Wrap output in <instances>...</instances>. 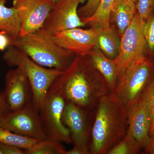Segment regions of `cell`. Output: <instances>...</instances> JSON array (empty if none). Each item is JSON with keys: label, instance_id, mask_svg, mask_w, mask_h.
I'll list each match as a JSON object with an SVG mask.
<instances>
[{"label": "cell", "instance_id": "1", "mask_svg": "<svg viewBox=\"0 0 154 154\" xmlns=\"http://www.w3.org/2000/svg\"><path fill=\"white\" fill-rule=\"evenodd\" d=\"M88 56L76 55L68 67L54 80L48 93L58 94L66 103H73L89 112L110 92Z\"/></svg>", "mask_w": 154, "mask_h": 154}, {"label": "cell", "instance_id": "2", "mask_svg": "<svg viewBox=\"0 0 154 154\" xmlns=\"http://www.w3.org/2000/svg\"><path fill=\"white\" fill-rule=\"evenodd\" d=\"M127 124V109L117 95L110 93L101 98L91 129L90 154L108 153L125 136Z\"/></svg>", "mask_w": 154, "mask_h": 154}, {"label": "cell", "instance_id": "3", "mask_svg": "<svg viewBox=\"0 0 154 154\" xmlns=\"http://www.w3.org/2000/svg\"><path fill=\"white\" fill-rule=\"evenodd\" d=\"M8 37L9 45L18 48L36 63L48 68L63 72L76 55L61 47L51 37L44 35L38 30L24 36Z\"/></svg>", "mask_w": 154, "mask_h": 154}, {"label": "cell", "instance_id": "4", "mask_svg": "<svg viewBox=\"0 0 154 154\" xmlns=\"http://www.w3.org/2000/svg\"><path fill=\"white\" fill-rule=\"evenodd\" d=\"M2 59L9 66L20 68L24 72L32 88L33 105L39 110L51 84L63 72L39 65L25 52L13 45L8 47Z\"/></svg>", "mask_w": 154, "mask_h": 154}, {"label": "cell", "instance_id": "5", "mask_svg": "<svg viewBox=\"0 0 154 154\" xmlns=\"http://www.w3.org/2000/svg\"><path fill=\"white\" fill-rule=\"evenodd\" d=\"M154 66L146 57L129 65L119 79L115 93L127 109L137 102L152 79Z\"/></svg>", "mask_w": 154, "mask_h": 154}, {"label": "cell", "instance_id": "6", "mask_svg": "<svg viewBox=\"0 0 154 154\" xmlns=\"http://www.w3.org/2000/svg\"><path fill=\"white\" fill-rule=\"evenodd\" d=\"M144 22L137 13L121 36L119 53L114 60L118 69L119 79L130 64L145 57L147 47L144 36Z\"/></svg>", "mask_w": 154, "mask_h": 154}, {"label": "cell", "instance_id": "7", "mask_svg": "<svg viewBox=\"0 0 154 154\" xmlns=\"http://www.w3.org/2000/svg\"><path fill=\"white\" fill-rule=\"evenodd\" d=\"M65 104L61 96L48 93L38 112L47 139L70 144L72 143V140L69 131L62 121V114Z\"/></svg>", "mask_w": 154, "mask_h": 154}, {"label": "cell", "instance_id": "8", "mask_svg": "<svg viewBox=\"0 0 154 154\" xmlns=\"http://www.w3.org/2000/svg\"><path fill=\"white\" fill-rule=\"evenodd\" d=\"M0 127L39 141L47 139L39 112L32 102L24 108L0 117Z\"/></svg>", "mask_w": 154, "mask_h": 154}, {"label": "cell", "instance_id": "9", "mask_svg": "<svg viewBox=\"0 0 154 154\" xmlns=\"http://www.w3.org/2000/svg\"><path fill=\"white\" fill-rule=\"evenodd\" d=\"M87 0H58L54 4L38 31L50 36L54 33L72 28L85 26L80 18L78 10L80 4Z\"/></svg>", "mask_w": 154, "mask_h": 154}, {"label": "cell", "instance_id": "10", "mask_svg": "<svg viewBox=\"0 0 154 154\" xmlns=\"http://www.w3.org/2000/svg\"><path fill=\"white\" fill-rule=\"evenodd\" d=\"M55 3L52 0H13L21 22L20 36L38 31L42 28Z\"/></svg>", "mask_w": 154, "mask_h": 154}, {"label": "cell", "instance_id": "11", "mask_svg": "<svg viewBox=\"0 0 154 154\" xmlns=\"http://www.w3.org/2000/svg\"><path fill=\"white\" fill-rule=\"evenodd\" d=\"M89 112L72 103H66L62 121L68 128L73 146L90 154V126L88 121Z\"/></svg>", "mask_w": 154, "mask_h": 154}, {"label": "cell", "instance_id": "12", "mask_svg": "<svg viewBox=\"0 0 154 154\" xmlns=\"http://www.w3.org/2000/svg\"><path fill=\"white\" fill-rule=\"evenodd\" d=\"M4 96L10 112L20 110L33 102L32 88L20 68L9 70L6 75Z\"/></svg>", "mask_w": 154, "mask_h": 154}, {"label": "cell", "instance_id": "13", "mask_svg": "<svg viewBox=\"0 0 154 154\" xmlns=\"http://www.w3.org/2000/svg\"><path fill=\"white\" fill-rule=\"evenodd\" d=\"M99 31V27H78L57 32L51 37L61 47L76 55L86 56L96 46Z\"/></svg>", "mask_w": 154, "mask_h": 154}, {"label": "cell", "instance_id": "14", "mask_svg": "<svg viewBox=\"0 0 154 154\" xmlns=\"http://www.w3.org/2000/svg\"><path fill=\"white\" fill-rule=\"evenodd\" d=\"M126 133L132 136L144 148L149 140L150 118L149 110L140 99L127 109Z\"/></svg>", "mask_w": 154, "mask_h": 154}, {"label": "cell", "instance_id": "15", "mask_svg": "<svg viewBox=\"0 0 154 154\" xmlns=\"http://www.w3.org/2000/svg\"><path fill=\"white\" fill-rule=\"evenodd\" d=\"M88 54L92 64L102 75L110 93L115 91L119 79L118 69L114 60L110 59L106 56L98 48H94Z\"/></svg>", "mask_w": 154, "mask_h": 154}, {"label": "cell", "instance_id": "16", "mask_svg": "<svg viewBox=\"0 0 154 154\" xmlns=\"http://www.w3.org/2000/svg\"><path fill=\"white\" fill-rule=\"evenodd\" d=\"M136 3L131 0H115L110 12L120 36L124 33L136 14Z\"/></svg>", "mask_w": 154, "mask_h": 154}, {"label": "cell", "instance_id": "17", "mask_svg": "<svg viewBox=\"0 0 154 154\" xmlns=\"http://www.w3.org/2000/svg\"><path fill=\"white\" fill-rule=\"evenodd\" d=\"M120 44V39L113 28L110 26L99 28L95 47L100 49L106 56L110 59H115L119 53Z\"/></svg>", "mask_w": 154, "mask_h": 154}, {"label": "cell", "instance_id": "18", "mask_svg": "<svg viewBox=\"0 0 154 154\" xmlns=\"http://www.w3.org/2000/svg\"><path fill=\"white\" fill-rule=\"evenodd\" d=\"M6 1H0V31H4L8 36L20 35L21 22L17 10L14 7L5 5Z\"/></svg>", "mask_w": 154, "mask_h": 154}, {"label": "cell", "instance_id": "19", "mask_svg": "<svg viewBox=\"0 0 154 154\" xmlns=\"http://www.w3.org/2000/svg\"><path fill=\"white\" fill-rule=\"evenodd\" d=\"M115 0H101L99 7L91 17L82 20L85 25L91 27H110V12Z\"/></svg>", "mask_w": 154, "mask_h": 154}, {"label": "cell", "instance_id": "20", "mask_svg": "<svg viewBox=\"0 0 154 154\" xmlns=\"http://www.w3.org/2000/svg\"><path fill=\"white\" fill-rule=\"evenodd\" d=\"M33 138L17 134L0 127V143L27 150L38 142Z\"/></svg>", "mask_w": 154, "mask_h": 154}, {"label": "cell", "instance_id": "21", "mask_svg": "<svg viewBox=\"0 0 154 154\" xmlns=\"http://www.w3.org/2000/svg\"><path fill=\"white\" fill-rule=\"evenodd\" d=\"M65 151L61 143L45 139L38 141L25 152V154H64Z\"/></svg>", "mask_w": 154, "mask_h": 154}, {"label": "cell", "instance_id": "22", "mask_svg": "<svg viewBox=\"0 0 154 154\" xmlns=\"http://www.w3.org/2000/svg\"><path fill=\"white\" fill-rule=\"evenodd\" d=\"M141 147L134 138L128 134L113 146L108 154H135L140 152Z\"/></svg>", "mask_w": 154, "mask_h": 154}, {"label": "cell", "instance_id": "23", "mask_svg": "<svg viewBox=\"0 0 154 154\" xmlns=\"http://www.w3.org/2000/svg\"><path fill=\"white\" fill-rule=\"evenodd\" d=\"M149 110L150 118L149 135H154V77L145 89L140 98Z\"/></svg>", "mask_w": 154, "mask_h": 154}, {"label": "cell", "instance_id": "24", "mask_svg": "<svg viewBox=\"0 0 154 154\" xmlns=\"http://www.w3.org/2000/svg\"><path fill=\"white\" fill-rule=\"evenodd\" d=\"M143 32L147 48L150 52H154V14L144 22Z\"/></svg>", "mask_w": 154, "mask_h": 154}, {"label": "cell", "instance_id": "25", "mask_svg": "<svg viewBox=\"0 0 154 154\" xmlns=\"http://www.w3.org/2000/svg\"><path fill=\"white\" fill-rule=\"evenodd\" d=\"M136 5L138 14L145 21L152 13L154 0H137Z\"/></svg>", "mask_w": 154, "mask_h": 154}, {"label": "cell", "instance_id": "26", "mask_svg": "<svg viewBox=\"0 0 154 154\" xmlns=\"http://www.w3.org/2000/svg\"><path fill=\"white\" fill-rule=\"evenodd\" d=\"M85 4L78 10V14L82 20L91 17L95 13L101 0H87Z\"/></svg>", "mask_w": 154, "mask_h": 154}, {"label": "cell", "instance_id": "27", "mask_svg": "<svg viewBox=\"0 0 154 154\" xmlns=\"http://www.w3.org/2000/svg\"><path fill=\"white\" fill-rule=\"evenodd\" d=\"M0 150L2 154H25V150L1 143Z\"/></svg>", "mask_w": 154, "mask_h": 154}, {"label": "cell", "instance_id": "28", "mask_svg": "<svg viewBox=\"0 0 154 154\" xmlns=\"http://www.w3.org/2000/svg\"><path fill=\"white\" fill-rule=\"evenodd\" d=\"M9 112L10 111L6 103L3 91H1L0 93V117Z\"/></svg>", "mask_w": 154, "mask_h": 154}, {"label": "cell", "instance_id": "29", "mask_svg": "<svg viewBox=\"0 0 154 154\" xmlns=\"http://www.w3.org/2000/svg\"><path fill=\"white\" fill-rule=\"evenodd\" d=\"M0 34V51H3L8 48L10 45L8 36L4 31H1Z\"/></svg>", "mask_w": 154, "mask_h": 154}, {"label": "cell", "instance_id": "30", "mask_svg": "<svg viewBox=\"0 0 154 154\" xmlns=\"http://www.w3.org/2000/svg\"><path fill=\"white\" fill-rule=\"evenodd\" d=\"M144 149L146 153L154 154V135L150 137L148 143Z\"/></svg>", "mask_w": 154, "mask_h": 154}, {"label": "cell", "instance_id": "31", "mask_svg": "<svg viewBox=\"0 0 154 154\" xmlns=\"http://www.w3.org/2000/svg\"><path fill=\"white\" fill-rule=\"evenodd\" d=\"M64 154H85V153L81 149L77 147L73 146V148L67 151L65 150Z\"/></svg>", "mask_w": 154, "mask_h": 154}, {"label": "cell", "instance_id": "32", "mask_svg": "<svg viewBox=\"0 0 154 154\" xmlns=\"http://www.w3.org/2000/svg\"><path fill=\"white\" fill-rule=\"evenodd\" d=\"M131 1H132L136 3L137 2V0H131Z\"/></svg>", "mask_w": 154, "mask_h": 154}, {"label": "cell", "instance_id": "33", "mask_svg": "<svg viewBox=\"0 0 154 154\" xmlns=\"http://www.w3.org/2000/svg\"><path fill=\"white\" fill-rule=\"evenodd\" d=\"M52 1L55 3L57 1H58V0H52Z\"/></svg>", "mask_w": 154, "mask_h": 154}, {"label": "cell", "instance_id": "34", "mask_svg": "<svg viewBox=\"0 0 154 154\" xmlns=\"http://www.w3.org/2000/svg\"><path fill=\"white\" fill-rule=\"evenodd\" d=\"M0 154H2V153L1 151V150H0Z\"/></svg>", "mask_w": 154, "mask_h": 154}, {"label": "cell", "instance_id": "35", "mask_svg": "<svg viewBox=\"0 0 154 154\" xmlns=\"http://www.w3.org/2000/svg\"><path fill=\"white\" fill-rule=\"evenodd\" d=\"M0 1H1V0H0ZM5 1H8V0H5Z\"/></svg>", "mask_w": 154, "mask_h": 154}, {"label": "cell", "instance_id": "36", "mask_svg": "<svg viewBox=\"0 0 154 154\" xmlns=\"http://www.w3.org/2000/svg\"><path fill=\"white\" fill-rule=\"evenodd\" d=\"M1 31H0V34H1Z\"/></svg>", "mask_w": 154, "mask_h": 154}]
</instances>
